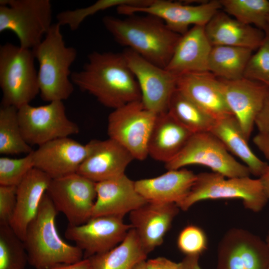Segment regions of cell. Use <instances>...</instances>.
I'll return each instance as SVG.
<instances>
[{"mask_svg": "<svg viewBox=\"0 0 269 269\" xmlns=\"http://www.w3.org/2000/svg\"><path fill=\"white\" fill-rule=\"evenodd\" d=\"M71 80L82 91L114 110L141 100L137 81L123 53H90L82 69L72 73Z\"/></svg>", "mask_w": 269, "mask_h": 269, "instance_id": "obj_1", "label": "cell"}, {"mask_svg": "<svg viewBox=\"0 0 269 269\" xmlns=\"http://www.w3.org/2000/svg\"><path fill=\"white\" fill-rule=\"evenodd\" d=\"M102 22L119 44L163 68L169 62L181 36L170 30L161 19L151 14H134L124 19L107 15Z\"/></svg>", "mask_w": 269, "mask_h": 269, "instance_id": "obj_2", "label": "cell"}, {"mask_svg": "<svg viewBox=\"0 0 269 269\" xmlns=\"http://www.w3.org/2000/svg\"><path fill=\"white\" fill-rule=\"evenodd\" d=\"M57 213L46 192L23 240L28 263L35 269H48L84 259V253L79 248L67 243L60 237L56 226Z\"/></svg>", "mask_w": 269, "mask_h": 269, "instance_id": "obj_3", "label": "cell"}, {"mask_svg": "<svg viewBox=\"0 0 269 269\" xmlns=\"http://www.w3.org/2000/svg\"><path fill=\"white\" fill-rule=\"evenodd\" d=\"M61 25L52 24L42 41L32 49L39 64L38 79L41 99L49 103L68 99L74 91L70 67L76 49L66 45Z\"/></svg>", "mask_w": 269, "mask_h": 269, "instance_id": "obj_4", "label": "cell"}, {"mask_svg": "<svg viewBox=\"0 0 269 269\" xmlns=\"http://www.w3.org/2000/svg\"><path fill=\"white\" fill-rule=\"evenodd\" d=\"M35 60L32 49L9 42L0 46L1 105L19 109L39 94Z\"/></svg>", "mask_w": 269, "mask_h": 269, "instance_id": "obj_5", "label": "cell"}, {"mask_svg": "<svg viewBox=\"0 0 269 269\" xmlns=\"http://www.w3.org/2000/svg\"><path fill=\"white\" fill-rule=\"evenodd\" d=\"M217 199H240L246 208L255 212L261 211L269 201L259 178H228L212 172L197 174L189 194L177 205L187 211L198 202Z\"/></svg>", "mask_w": 269, "mask_h": 269, "instance_id": "obj_6", "label": "cell"}, {"mask_svg": "<svg viewBox=\"0 0 269 269\" xmlns=\"http://www.w3.org/2000/svg\"><path fill=\"white\" fill-rule=\"evenodd\" d=\"M52 19L49 0H0V32H13L23 48L32 49L42 41Z\"/></svg>", "mask_w": 269, "mask_h": 269, "instance_id": "obj_7", "label": "cell"}, {"mask_svg": "<svg viewBox=\"0 0 269 269\" xmlns=\"http://www.w3.org/2000/svg\"><path fill=\"white\" fill-rule=\"evenodd\" d=\"M200 165L226 177L250 176L249 168L237 161L222 142L210 132L193 134L181 151L165 163L168 170Z\"/></svg>", "mask_w": 269, "mask_h": 269, "instance_id": "obj_8", "label": "cell"}, {"mask_svg": "<svg viewBox=\"0 0 269 269\" xmlns=\"http://www.w3.org/2000/svg\"><path fill=\"white\" fill-rule=\"evenodd\" d=\"M157 114L141 100L114 109L108 119V134L139 160L148 156V142Z\"/></svg>", "mask_w": 269, "mask_h": 269, "instance_id": "obj_9", "label": "cell"}, {"mask_svg": "<svg viewBox=\"0 0 269 269\" xmlns=\"http://www.w3.org/2000/svg\"><path fill=\"white\" fill-rule=\"evenodd\" d=\"M23 136L30 145L40 146L48 141L78 134L79 128L67 117L63 101L45 105L29 104L18 109Z\"/></svg>", "mask_w": 269, "mask_h": 269, "instance_id": "obj_10", "label": "cell"}, {"mask_svg": "<svg viewBox=\"0 0 269 269\" xmlns=\"http://www.w3.org/2000/svg\"><path fill=\"white\" fill-rule=\"evenodd\" d=\"M46 193L68 225L77 226L92 216L97 193L96 183L78 173L52 179Z\"/></svg>", "mask_w": 269, "mask_h": 269, "instance_id": "obj_11", "label": "cell"}, {"mask_svg": "<svg viewBox=\"0 0 269 269\" xmlns=\"http://www.w3.org/2000/svg\"><path fill=\"white\" fill-rule=\"evenodd\" d=\"M222 8L219 0L203 2L197 5L184 4L171 0H152L143 6L124 5L117 7L121 14L130 15L142 13L161 19L173 32L183 35L192 25L205 26Z\"/></svg>", "mask_w": 269, "mask_h": 269, "instance_id": "obj_12", "label": "cell"}, {"mask_svg": "<svg viewBox=\"0 0 269 269\" xmlns=\"http://www.w3.org/2000/svg\"><path fill=\"white\" fill-rule=\"evenodd\" d=\"M123 54L137 81L144 106L157 115L167 112L178 76L130 49H125Z\"/></svg>", "mask_w": 269, "mask_h": 269, "instance_id": "obj_13", "label": "cell"}, {"mask_svg": "<svg viewBox=\"0 0 269 269\" xmlns=\"http://www.w3.org/2000/svg\"><path fill=\"white\" fill-rule=\"evenodd\" d=\"M123 217L100 216L80 225H68L65 237L83 252L84 259L102 254L120 244L132 228L131 224L125 223Z\"/></svg>", "mask_w": 269, "mask_h": 269, "instance_id": "obj_14", "label": "cell"}, {"mask_svg": "<svg viewBox=\"0 0 269 269\" xmlns=\"http://www.w3.org/2000/svg\"><path fill=\"white\" fill-rule=\"evenodd\" d=\"M269 267L267 243L249 231L231 229L219 244L217 269H268Z\"/></svg>", "mask_w": 269, "mask_h": 269, "instance_id": "obj_15", "label": "cell"}, {"mask_svg": "<svg viewBox=\"0 0 269 269\" xmlns=\"http://www.w3.org/2000/svg\"><path fill=\"white\" fill-rule=\"evenodd\" d=\"M218 79L226 103L249 140L269 87L244 77L231 80Z\"/></svg>", "mask_w": 269, "mask_h": 269, "instance_id": "obj_16", "label": "cell"}, {"mask_svg": "<svg viewBox=\"0 0 269 269\" xmlns=\"http://www.w3.org/2000/svg\"><path fill=\"white\" fill-rule=\"evenodd\" d=\"M89 150V143L83 144L69 137L57 138L33 151L34 167L51 179L77 173Z\"/></svg>", "mask_w": 269, "mask_h": 269, "instance_id": "obj_17", "label": "cell"}, {"mask_svg": "<svg viewBox=\"0 0 269 269\" xmlns=\"http://www.w3.org/2000/svg\"><path fill=\"white\" fill-rule=\"evenodd\" d=\"M90 150L77 173L98 183L120 176L134 159L121 144L109 138L93 139L89 142Z\"/></svg>", "mask_w": 269, "mask_h": 269, "instance_id": "obj_18", "label": "cell"}, {"mask_svg": "<svg viewBox=\"0 0 269 269\" xmlns=\"http://www.w3.org/2000/svg\"><path fill=\"white\" fill-rule=\"evenodd\" d=\"M175 203L147 202L130 213V220L147 254L161 245L178 214Z\"/></svg>", "mask_w": 269, "mask_h": 269, "instance_id": "obj_19", "label": "cell"}, {"mask_svg": "<svg viewBox=\"0 0 269 269\" xmlns=\"http://www.w3.org/2000/svg\"><path fill=\"white\" fill-rule=\"evenodd\" d=\"M97 196L92 217L100 216L124 217L147 201L137 192L135 181L125 174L96 183Z\"/></svg>", "mask_w": 269, "mask_h": 269, "instance_id": "obj_20", "label": "cell"}, {"mask_svg": "<svg viewBox=\"0 0 269 269\" xmlns=\"http://www.w3.org/2000/svg\"><path fill=\"white\" fill-rule=\"evenodd\" d=\"M177 89L215 120L233 116L226 103L218 78L209 72L178 76Z\"/></svg>", "mask_w": 269, "mask_h": 269, "instance_id": "obj_21", "label": "cell"}, {"mask_svg": "<svg viewBox=\"0 0 269 269\" xmlns=\"http://www.w3.org/2000/svg\"><path fill=\"white\" fill-rule=\"evenodd\" d=\"M212 47L205 26H192L181 36L165 69L177 76L188 73L209 72L208 64Z\"/></svg>", "mask_w": 269, "mask_h": 269, "instance_id": "obj_22", "label": "cell"}, {"mask_svg": "<svg viewBox=\"0 0 269 269\" xmlns=\"http://www.w3.org/2000/svg\"><path fill=\"white\" fill-rule=\"evenodd\" d=\"M51 179L47 174L34 167L17 186L16 206L9 226L22 241Z\"/></svg>", "mask_w": 269, "mask_h": 269, "instance_id": "obj_23", "label": "cell"}, {"mask_svg": "<svg viewBox=\"0 0 269 269\" xmlns=\"http://www.w3.org/2000/svg\"><path fill=\"white\" fill-rule=\"evenodd\" d=\"M197 174L185 168L168 170L156 177L135 181L136 190L147 202H181L189 194Z\"/></svg>", "mask_w": 269, "mask_h": 269, "instance_id": "obj_24", "label": "cell"}, {"mask_svg": "<svg viewBox=\"0 0 269 269\" xmlns=\"http://www.w3.org/2000/svg\"><path fill=\"white\" fill-rule=\"evenodd\" d=\"M212 46L224 45L257 50L263 43L265 32L244 24L225 11H218L205 26Z\"/></svg>", "mask_w": 269, "mask_h": 269, "instance_id": "obj_25", "label": "cell"}, {"mask_svg": "<svg viewBox=\"0 0 269 269\" xmlns=\"http://www.w3.org/2000/svg\"><path fill=\"white\" fill-rule=\"evenodd\" d=\"M193 133L168 112L157 115L148 142V155L166 163L183 149Z\"/></svg>", "mask_w": 269, "mask_h": 269, "instance_id": "obj_26", "label": "cell"}, {"mask_svg": "<svg viewBox=\"0 0 269 269\" xmlns=\"http://www.w3.org/2000/svg\"><path fill=\"white\" fill-rule=\"evenodd\" d=\"M210 132L222 142L229 152L244 163L251 174L258 177L261 175L268 163L262 160L252 151L234 116L215 120Z\"/></svg>", "mask_w": 269, "mask_h": 269, "instance_id": "obj_27", "label": "cell"}, {"mask_svg": "<svg viewBox=\"0 0 269 269\" xmlns=\"http://www.w3.org/2000/svg\"><path fill=\"white\" fill-rule=\"evenodd\" d=\"M148 254L132 228L124 240L112 250L88 258L92 269H133Z\"/></svg>", "mask_w": 269, "mask_h": 269, "instance_id": "obj_28", "label": "cell"}, {"mask_svg": "<svg viewBox=\"0 0 269 269\" xmlns=\"http://www.w3.org/2000/svg\"><path fill=\"white\" fill-rule=\"evenodd\" d=\"M253 51L240 47L212 46L208 60V71L218 78L228 80L242 78Z\"/></svg>", "mask_w": 269, "mask_h": 269, "instance_id": "obj_29", "label": "cell"}, {"mask_svg": "<svg viewBox=\"0 0 269 269\" xmlns=\"http://www.w3.org/2000/svg\"><path fill=\"white\" fill-rule=\"evenodd\" d=\"M167 112L193 134L210 132L215 121L177 89L171 97Z\"/></svg>", "mask_w": 269, "mask_h": 269, "instance_id": "obj_30", "label": "cell"}, {"mask_svg": "<svg viewBox=\"0 0 269 269\" xmlns=\"http://www.w3.org/2000/svg\"><path fill=\"white\" fill-rule=\"evenodd\" d=\"M31 145L24 139L18 118V109L1 105L0 108V153L2 154H26L32 152Z\"/></svg>", "mask_w": 269, "mask_h": 269, "instance_id": "obj_31", "label": "cell"}, {"mask_svg": "<svg viewBox=\"0 0 269 269\" xmlns=\"http://www.w3.org/2000/svg\"><path fill=\"white\" fill-rule=\"evenodd\" d=\"M222 8L229 15L246 24L265 31L268 27L269 0H219Z\"/></svg>", "mask_w": 269, "mask_h": 269, "instance_id": "obj_32", "label": "cell"}, {"mask_svg": "<svg viewBox=\"0 0 269 269\" xmlns=\"http://www.w3.org/2000/svg\"><path fill=\"white\" fill-rule=\"evenodd\" d=\"M27 263L22 240L9 225L0 226V269H25Z\"/></svg>", "mask_w": 269, "mask_h": 269, "instance_id": "obj_33", "label": "cell"}, {"mask_svg": "<svg viewBox=\"0 0 269 269\" xmlns=\"http://www.w3.org/2000/svg\"><path fill=\"white\" fill-rule=\"evenodd\" d=\"M135 3V0H99L85 7L66 10L58 13L56 15L57 22L61 26H67L70 30L75 31L87 17L100 11L114 6L132 5Z\"/></svg>", "mask_w": 269, "mask_h": 269, "instance_id": "obj_34", "label": "cell"}, {"mask_svg": "<svg viewBox=\"0 0 269 269\" xmlns=\"http://www.w3.org/2000/svg\"><path fill=\"white\" fill-rule=\"evenodd\" d=\"M261 46L252 54L246 65L243 77L269 87V26L264 31Z\"/></svg>", "mask_w": 269, "mask_h": 269, "instance_id": "obj_35", "label": "cell"}, {"mask_svg": "<svg viewBox=\"0 0 269 269\" xmlns=\"http://www.w3.org/2000/svg\"><path fill=\"white\" fill-rule=\"evenodd\" d=\"M33 168V151L21 158L1 157L0 185L17 186Z\"/></svg>", "mask_w": 269, "mask_h": 269, "instance_id": "obj_36", "label": "cell"}, {"mask_svg": "<svg viewBox=\"0 0 269 269\" xmlns=\"http://www.w3.org/2000/svg\"><path fill=\"white\" fill-rule=\"evenodd\" d=\"M179 250L185 256L200 257L208 247V239L200 227L190 225L180 232L177 240Z\"/></svg>", "mask_w": 269, "mask_h": 269, "instance_id": "obj_37", "label": "cell"}, {"mask_svg": "<svg viewBox=\"0 0 269 269\" xmlns=\"http://www.w3.org/2000/svg\"><path fill=\"white\" fill-rule=\"evenodd\" d=\"M17 186L0 185V226L9 225L16 203Z\"/></svg>", "mask_w": 269, "mask_h": 269, "instance_id": "obj_38", "label": "cell"}, {"mask_svg": "<svg viewBox=\"0 0 269 269\" xmlns=\"http://www.w3.org/2000/svg\"><path fill=\"white\" fill-rule=\"evenodd\" d=\"M259 132L269 131V87L262 108L255 122Z\"/></svg>", "mask_w": 269, "mask_h": 269, "instance_id": "obj_39", "label": "cell"}, {"mask_svg": "<svg viewBox=\"0 0 269 269\" xmlns=\"http://www.w3.org/2000/svg\"><path fill=\"white\" fill-rule=\"evenodd\" d=\"M147 269H182L181 263H176L164 257H157L146 261Z\"/></svg>", "mask_w": 269, "mask_h": 269, "instance_id": "obj_40", "label": "cell"}, {"mask_svg": "<svg viewBox=\"0 0 269 269\" xmlns=\"http://www.w3.org/2000/svg\"><path fill=\"white\" fill-rule=\"evenodd\" d=\"M253 140L257 147L269 161V131L258 132Z\"/></svg>", "mask_w": 269, "mask_h": 269, "instance_id": "obj_41", "label": "cell"}, {"mask_svg": "<svg viewBox=\"0 0 269 269\" xmlns=\"http://www.w3.org/2000/svg\"><path fill=\"white\" fill-rule=\"evenodd\" d=\"M48 269H92V266L89 258H86L75 263L59 264Z\"/></svg>", "mask_w": 269, "mask_h": 269, "instance_id": "obj_42", "label": "cell"}, {"mask_svg": "<svg viewBox=\"0 0 269 269\" xmlns=\"http://www.w3.org/2000/svg\"><path fill=\"white\" fill-rule=\"evenodd\" d=\"M199 260L198 256H185L180 262L182 269H202Z\"/></svg>", "mask_w": 269, "mask_h": 269, "instance_id": "obj_43", "label": "cell"}, {"mask_svg": "<svg viewBox=\"0 0 269 269\" xmlns=\"http://www.w3.org/2000/svg\"><path fill=\"white\" fill-rule=\"evenodd\" d=\"M259 178L262 183L264 192L269 200V164L268 163Z\"/></svg>", "mask_w": 269, "mask_h": 269, "instance_id": "obj_44", "label": "cell"}, {"mask_svg": "<svg viewBox=\"0 0 269 269\" xmlns=\"http://www.w3.org/2000/svg\"><path fill=\"white\" fill-rule=\"evenodd\" d=\"M133 269H147L146 266V260L141 261L138 263Z\"/></svg>", "mask_w": 269, "mask_h": 269, "instance_id": "obj_45", "label": "cell"}, {"mask_svg": "<svg viewBox=\"0 0 269 269\" xmlns=\"http://www.w3.org/2000/svg\"><path fill=\"white\" fill-rule=\"evenodd\" d=\"M266 242L267 243V244L268 245V247L269 248V231L268 234L267 235V238H266ZM268 269H269V267Z\"/></svg>", "mask_w": 269, "mask_h": 269, "instance_id": "obj_46", "label": "cell"}, {"mask_svg": "<svg viewBox=\"0 0 269 269\" xmlns=\"http://www.w3.org/2000/svg\"><path fill=\"white\" fill-rule=\"evenodd\" d=\"M268 25L269 26V16L268 19Z\"/></svg>", "mask_w": 269, "mask_h": 269, "instance_id": "obj_47", "label": "cell"}]
</instances>
